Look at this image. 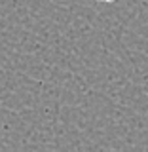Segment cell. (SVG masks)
Wrapping results in <instances>:
<instances>
[{
    "instance_id": "cell-1",
    "label": "cell",
    "mask_w": 148,
    "mask_h": 152,
    "mask_svg": "<svg viewBox=\"0 0 148 152\" xmlns=\"http://www.w3.org/2000/svg\"><path fill=\"white\" fill-rule=\"evenodd\" d=\"M99 2H116V0H99Z\"/></svg>"
}]
</instances>
